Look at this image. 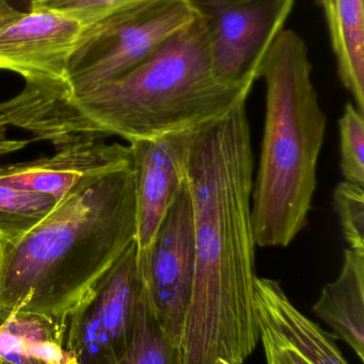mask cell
Instances as JSON below:
<instances>
[{
  "mask_svg": "<svg viewBox=\"0 0 364 364\" xmlns=\"http://www.w3.org/2000/svg\"><path fill=\"white\" fill-rule=\"evenodd\" d=\"M247 100L199 128L188 162L196 241L180 364H243L260 341Z\"/></svg>",
  "mask_w": 364,
  "mask_h": 364,
  "instance_id": "obj_1",
  "label": "cell"
},
{
  "mask_svg": "<svg viewBox=\"0 0 364 364\" xmlns=\"http://www.w3.org/2000/svg\"><path fill=\"white\" fill-rule=\"evenodd\" d=\"M251 90L216 77L204 26L196 16L124 76L78 97L26 83L0 104V117L56 149L109 136L130 142L198 129L247 100Z\"/></svg>",
  "mask_w": 364,
  "mask_h": 364,
  "instance_id": "obj_2",
  "label": "cell"
},
{
  "mask_svg": "<svg viewBox=\"0 0 364 364\" xmlns=\"http://www.w3.org/2000/svg\"><path fill=\"white\" fill-rule=\"evenodd\" d=\"M136 233L130 164L58 203L19 241L0 242V326L19 312L66 325Z\"/></svg>",
  "mask_w": 364,
  "mask_h": 364,
  "instance_id": "obj_3",
  "label": "cell"
},
{
  "mask_svg": "<svg viewBox=\"0 0 364 364\" xmlns=\"http://www.w3.org/2000/svg\"><path fill=\"white\" fill-rule=\"evenodd\" d=\"M311 74L305 41L282 30L260 73L266 112L251 200L260 247H286L308 224L327 123Z\"/></svg>",
  "mask_w": 364,
  "mask_h": 364,
  "instance_id": "obj_4",
  "label": "cell"
},
{
  "mask_svg": "<svg viewBox=\"0 0 364 364\" xmlns=\"http://www.w3.org/2000/svg\"><path fill=\"white\" fill-rule=\"evenodd\" d=\"M194 18L186 0H135L85 26L61 96L78 97L124 76Z\"/></svg>",
  "mask_w": 364,
  "mask_h": 364,
  "instance_id": "obj_5",
  "label": "cell"
},
{
  "mask_svg": "<svg viewBox=\"0 0 364 364\" xmlns=\"http://www.w3.org/2000/svg\"><path fill=\"white\" fill-rule=\"evenodd\" d=\"M295 0H186L204 26L214 74L224 85L254 87Z\"/></svg>",
  "mask_w": 364,
  "mask_h": 364,
  "instance_id": "obj_6",
  "label": "cell"
},
{
  "mask_svg": "<svg viewBox=\"0 0 364 364\" xmlns=\"http://www.w3.org/2000/svg\"><path fill=\"white\" fill-rule=\"evenodd\" d=\"M141 290L135 241L68 314L66 352L79 364L119 363L132 338Z\"/></svg>",
  "mask_w": 364,
  "mask_h": 364,
  "instance_id": "obj_7",
  "label": "cell"
},
{
  "mask_svg": "<svg viewBox=\"0 0 364 364\" xmlns=\"http://www.w3.org/2000/svg\"><path fill=\"white\" fill-rule=\"evenodd\" d=\"M196 241L192 194L187 181L160 224L138 271L158 324L180 346L192 295Z\"/></svg>",
  "mask_w": 364,
  "mask_h": 364,
  "instance_id": "obj_8",
  "label": "cell"
},
{
  "mask_svg": "<svg viewBox=\"0 0 364 364\" xmlns=\"http://www.w3.org/2000/svg\"><path fill=\"white\" fill-rule=\"evenodd\" d=\"M198 129L130 142L136 199L138 264L149 255L160 224L185 186L188 162Z\"/></svg>",
  "mask_w": 364,
  "mask_h": 364,
  "instance_id": "obj_9",
  "label": "cell"
},
{
  "mask_svg": "<svg viewBox=\"0 0 364 364\" xmlns=\"http://www.w3.org/2000/svg\"><path fill=\"white\" fill-rule=\"evenodd\" d=\"M83 28L49 11L24 15L0 34V70L21 75L28 85L64 95L68 60Z\"/></svg>",
  "mask_w": 364,
  "mask_h": 364,
  "instance_id": "obj_10",
  "label": "cell"
},
{
  "mask_svg": "<svg viewBox=\"0 0 364 364\" xmlns=\"http://www.w3.org/2000/svg\"><path fill=\"white\" fill-rule=\"evenodd\" d=\"M132 164L130 145L80 141L57 149L51 157L24 164H0V184L46 193L57 203Z\"/></svg>",
  "mask_w": 364,
  "mask_h": 364,
  "instance_id": "obj_11",
  "label": "cell"
},
{
  "mask_svg": "<svg viewBox=\"0 0 364 364\" xmlns=\"http://www.w3.org/2000/svg\"><path fill=\"white\" fill-rule=\"evenodd\" d=\"M256 309L259 327L269 329L309 363L350 364L333 338L293 305L276 280L256 278Z\"/></svg>",
  "mask_w": 364,
  "mask_h": 364,
  "instance_id": "obj_12",
  "label": "cell"
},
{
  "mask_svg": "<svg viewBox=\"0 0 364 364\" xmlns=\"http://www.w3.org/2000/svg\"><path fill=\"white\" fill-rule=\"evenodd\" d=\"M316 316L364 358V252L346 248L339 277L323 288Z\"/></svg>",
  "mask_w": 364,
  "mask_h": 364,
  "instance_id": "obj_13",
  "label": "cell"
},
{
  "mask_svg": "<svg viewBox=\"0 0 364 364\" xmlns=\"http://www.w3.org/2000/svg\"><path fill=\"white\" fill-rule=\"evenodd\" d=\"M324 10L338 74L364 114L363 0H318Z\"/></svg>",
  "mask_w": 364,
  "mask_h": 364,
  "instance_id": "obj_14",
  "label": "cell"
},
{
  "mask_svg": "<svg viewBox=\"0 0 364 364\" xmlns=\"http://www.w3.org/2000/svg\"><path fill=\"white\" fill-rule=\"evenodd\" d=\"M66 325L47 316L19 312L0 326V357L21 364H61Z\"/></svg>",
  "mask_w": 364,
  "mask_h": 364,
  "instance_id": "obj_15",
  "label": "cell"
},
{
  "mask_svg": "<svg viewBox=\"0 0 364 364\" xmlns=\"http://www.w3.org/2000/svg\"><path fill=\"white\" fill-rule=\"evenodd\" d=\"M58 205L46 193L0 184V242L19 241Z\"/></svg>",
  "mask_w": 364,
  "mask_h": 364,
  "instance_id": "obj_16",
  "label": "cell"
},
{
  "mask_svg": "<svg viewBox=\"0 0 364 364\" xmlns=\"http://www.w3.org/2000/svg\"><path fill=\"white\" fill-rule=\"evenodd\" d=\"M117 364H180L179 346L164 333L141 290L132 338Z\"/></svg>",
  "mask_w": 364,
  "mask_h": 364,
  "instance_id": "obj_17",
  "label": "cell"
},
{
  "mask_svg": "<svg viewBox=\"0 0 364 364\" xmlns=\"http://www.w3.org/2000/svg\"><path fill=\"white\" fill-rule=\"evenodd\" d=\"M363 113L352 102L344 107L339 121L341 171L345 181L364 184Z\"/></svg>",
  "mask_w": 364,
  "mask_h": 364,
  "instance_id": "obj_18",
  "label": "cell"
},
{
  "mask_svg": "<svg viewBox=\"0 0 364 364\" xmlns=\"http://www.w3.org/2000/svg\"><path fill=\"white\" fill-rule=\"evenodd\" d=\"M333 200L348 248L364 252L363 186L341 182L333 193Z\"/></svg>",
  "mask_w": 364,
  "mask_h": 364,
  "instance_id": "obj_19",
  "label": "cell"
},
{
  "mask_svg": "<svg viewBox=\"0 0 364 364\" xmlns=\"http://www.w3.org/2000/svg\"><path fill=\"white\" fill-rule=\"evenodd\" d=\"M135 0H38L32 11L57 13L85 26L100 21L106 15Z\"/></svg>",
  "mask_w": 364,
  "mask_h": 364,
  "instance_id": "obj_20",
  "label": "cell"
},
{
  "mask_svg": "<svg viewBox=\"0 0 364 364\" xmlns=\"http://www.w3.org/2000/svg\"><path fill=\"white\" fill-rule=\"evenodd\" d=\"M267 364H312L269 329L259 327Z\"/></svg>",
  "mask_w": 364,
  "mask_h": 364,
  "instance_id": "obj_21",
  "label": "cell"
},
{
  "mask_svg": "<svg viewBox=\"0 0 364 364\" xmlns=\"http://www.w3.org/2000/svg\"><path fill=\"white\" fill-rule=\"evenodd\" d=\"M8 123L4 117H0V157L6 155V154L14 153V151H21L24 147L27 146L28 141L13 140L6 136V130H8Z\"/></svg>",
  "mask_w": 364,
  "mask_h": 364,
  "instance_id": "obj_22",
  "label": "cell"
},
{
  "mask_svg": "<svg viewBox=\"0 0 364 364\" xmlns=\"http://www.w3.org/2000/svg\"><path fill=\"white\" fill-rule=\"evenodd\" d=\"M23 13L15 10L6 0H0V34L24 16Z\"/></svg>",
  "mask_w": 364,
  "mask_h": 364,
  "instance_id": "obj_23",
  "label": "cell"
},
{
  "mask_svg": "<svg viewBox=\"0 0 364 364\" xmlns=\"http://www.w3.org/2000/svg\"><path fill=\"white\" fill-rule=\"evenodd\" d=\"M6 1L19 12L28 14V13L31 12L32 4L38 0H6Z\"/></svg>",
  "mask_w": 364,
  "mask_h": 364,
  "instance_id": "obj_24",
  "label": "cell"
},
{
  "mask_svg": "<svg viewBox=\"0 0 364 364\" xmlns=\"http://www.w3.org/2000/svg\"><path fill=\"white\" fill-rule=\"evenodd\" d=\"M61 364H79L77 363L76 359L74 358V357L71 356V355H68V359H66V361H64L63 363Z\"/></svg>",
  "mask_w": 364,
  "mask_h": 364,
  "instance_id": "obj_25",
  "label": "cell"
},
{
  "mask_svg": "<svg viewBox=\"0 0 364 364\" xmlns=\"http://www.w3.org/2000/svg\"><path fill=\"white\" fill-rule=\"evenodd\" d=\"M216 364H236L230 363V361L226 360V359H219Z\"/></svg>",
  "mask_w": 364,
  "mask_h": 364,
  "instance_id": "obj_26",
  "label": "cell"
},
{
  "mask_svg": "<svg viewBox=\"0 0 364 364\" xmlns=\"http://www.w3.org/2000/svg\"><path fill=\"white\" fill-rule=\"evenodd\" d=\"M0 364H21V363H11V361L6 360V359L1 358V357H0Z\"/></svg>",
  "mask_w": 364,
  "mask_h": 364,
  "instance_id": "obj_27",
  "label": "cell"
}]
</instances>
